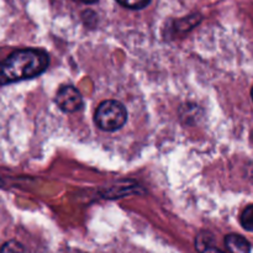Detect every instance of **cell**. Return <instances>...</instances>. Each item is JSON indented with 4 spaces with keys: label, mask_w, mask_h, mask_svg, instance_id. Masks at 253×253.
I'll use <instances>...</instances> for the list:
<instances>
[{
    "label": "cell",
    "mask_w": 253,
    "mask_h": 253,
    "mask_svg": "<svg viewBox=\"0 0 253 253\" xmlns=\"http://www.w3.org/2000/svg\"><path fill=\"white\" fill-rule=\"evenodd\" d=\"M49 57L43 49L25 48L15 51L0 61V85L39 77L47 69Z\"/></svg>",
    "instance_id": "obj_1"
},
{
    "label": "cell",
    "mask_w": 253,
    "mask_h": 253,
    "mask_svg": "<svg viewBox=\"0 0 253 253\" xmlns=\"http://www.w3.org/2000/svg\"><path fill=\"white\" fill-rule=\"evenodd\" d=\"M242 227L247 231H253V204L249 205L246 209L242 211L241 217H240Z\"/></svg>",
    "instance_id": "obj_6"
},
{
    "label": "cell",
    "mask_w": 253,
    "mask_h": 253,
    "mask_svg": "<svg viewBox=\"0 0 253 253\" xmlns=\"http://www.w3.org/2000/svg\"><path fill=\"white\" fill-rule=\"evenodd\" d=\"M120 5L127 7V9H133V10H140L145 9L148 4L151 2V0H116Z\"/></svg>",
    "instance_id": "obj_7"
},
{
    "label": "cell",
    "mask_w": 253,
    "mask_h": 253,
    "mask_svg": "<svg viewBox=\"0 0 253 253\" xmlns=\"http://www.w3.org/2000/svg\"><path fill=\"white\" fill-rule=\"evenodd\" d=\"M1 252H17V251H24V247L21 246V245L19 244V242L16 241H10V242H6V244L4 245V246L1 247V250H0Z\"/></svg>",
    "instance_id": "obj_8"
},
{
    "label": "cell",
    "mask_w": 253,
    "mask_h": 253,
    "mask_svg": "<svg viewBox=\"0 0 253 253\" xmlns=\"http://www.w3.org/2000/svg\"><path fill=\"white\" fill-rule=\"evenodd\" d=\"M79 1L85 2V4H94V2H96L98 0H79Z\"/></svg>",
    "instance_id": "obj_9"
},
{
    "label": "cell",
    "mask_w": 253,
    "mask_h": 253,
    "mask_svg": "<svg viewBox=\"0 0 253 253\" xmlns=\"http://www.w3.org/2000/svg\"><path fill=\"white\" fill-rule=\"evenodd\" d=\"M225 246L229 251L237 253H247L251 251V245L245 237L236 234H230L225 237Z\"/></svg>",
    "instance_id": "obj_4"
},
{
    "label": "cell",
    "mask_w": 253,
    "mask_h": 253,
    "mask_svg": "<svg viewBox=\"0 0 253 253\" xmlns=\"http://www.w3.org/2000/svg\"><path fill=\"white\" fill-rule=\"evenodd\" d=\"M56 104L63 113H76L83 106V96L73 85H62L56 95Z\"/></svg>",
    "instance_id": "obj_3"
},
{
    "label": "cell",
    "mask_w": 253,
    "mask_h": 253,
    "mask_svg": "<svg viewBox=\"0 0 253 253\" xmlns=\"http://www.w3.org/2000/svg\"><path fill=\"white\" fill-rule=\"evenodd\" d=\"M251 94H252V99H253V88H252V91H251Z\"/></svg>",
    "instance_id": "obj_10"
},
{
    "label": "cell",
    "mask_w": 253,
    "mask_h": 253,
    "mask_svg": "<svg viewBox=\"0 0 253 253\" xmlns=\"http://www.w3.org/2000/svg\"><path fill=\"white\" fill-rule=\"evenodd\" d=\"M95 125L106 132H114L127 121V110L118 100H105L98 106L94 115Z\"/></svg>",
    "instance_id": "obj_2"
},
{
    "label": "cell",
    "mask_w": 253,
    "mask_h": 253,
    "mask_svg": "<svg viewBox=\"0 0 253 253\" xmlns=\"http://www.w3.org/2000/svg\"><path fill=\"white\" fill-rule=\"evenodd\" d=\"M195 247L200 252H220V250L214 246V237L210 232H200L195 239Z\"/></svg>",
    "instance_id": "obj_5"
}]
</instances>
